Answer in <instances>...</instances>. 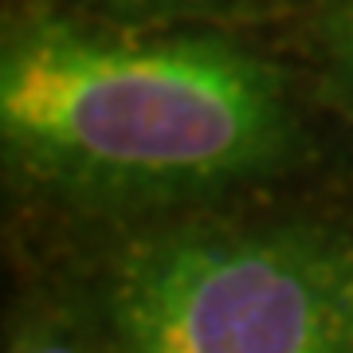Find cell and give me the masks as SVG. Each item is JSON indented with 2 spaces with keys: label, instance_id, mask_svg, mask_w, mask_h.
Returning a JSON list of instances; mask_svg holds the SVG:
<instances>
[{
  "label": "cell",
  "instance_id": "6da1fadb",
  "mask_svg": "<svg viewBox=\"0 0 353 353\" xmlns=\"http://www.w3.org/2000/svg\"><path fill=\"white\" fill-rule=\"evenodd\" d=\"M8 161L75 201H185L287 161L275 67L216 39H130L16 20L0 48Z\"/></svg>",
  "mask_w": 353,
  "mask_h": 353
},
{
  "label": "cell",
  "instance_id": "7a4b0ae2",
  "mask_svg": "<svg viewBox=\"0 0 353 353\" xmlns=\"http://www.w3.org/2000/svg\"><path fill=\"white\" fill-rule=\"evenodd\" d=\"M118 353H353V240L192 228L134 243L110 279Z\"/></svg>",
  "mask_w": 353,
  "mask_h": 353
},
{
  "label": "cell",
  "instance_id": "3957f363",
  "mask_svg": "<svg viewBox=\"0 0 353 353\" xmlns=\"http://www.w3.org/2000/svg\"><path fill=\"white\" fill-rule=\"evenodd\" d=\"M334 55H338V71L353 94V0H345V8L338 12V24H334Z\"/></svg>",
  "mask_w": 353,
  "mask_h": 353
},
{
  "label": "cell",
  "instance_id": "277c9868",
  "mask_svg": "<svg viewBox=\"0 0 353 353\" xmlns=\"http://www.w3.org/2000/svg\"><path fill=\"white\" fill-rule=\"evenodd\" d=\"M8 353H83L79 345H71L67 338H59L55 330H28L12 341Z\"/></svg>",
  "mask_w": 353,
  "mask_h": 353
},
{
  "label": "cell",
  "instance_id": "5b68a950",
  "mask_svg": "<svg viewBox=\"0 0 353 353\" xmlns=\"http://www.w3.org/2000/svg\"><path fill=\"white\" fill-rule=\"evenodd\" d=\"M99 4H134V8H145V4H169V0H99Z\"/></svg>",
  "mask_w": 353,
  "mask_h": 353
}]
</instances>
